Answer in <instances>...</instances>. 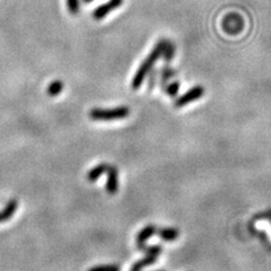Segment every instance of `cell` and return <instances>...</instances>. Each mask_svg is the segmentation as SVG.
Segmentation results:
<instances>
[{"mask_svg":"<svg viewBox=\"0 0 271 271\" xmlns=\"http://www.w3.org/2000/svg\"><path fill=\"white\" fill-rule=\"evenodd\" d=\"M174 56H175V44L171 41H166L162 53L163 59H164L165 63H169V61L174 59Z\"/></svg>","mask_w":271,"mask_h":271,"instance_id":"obj_13","label":"cell"},{"mask_svg":"<svg viewBox=\"0 0 271 271\" xmlns=\"http://www.w3.org/2000/svg\"><path fill=\"white\" fill-rule=\"evenodd\" d=\"M67 7L69 13L72 14V15H77L79 13V0H67Z\"/></svg>","mask_w":271,"mask_h":271,"instance_id":"obj_16","label":"cell"},{"mask_svg":"<svg viewBox=\"0 0 271 271\" xmlns=\"http://www.w3.org/2000/svg\"><path fill=\"white\" fill-rule=\"evenodd\" d=\"M130 114L129 107L119 106L114 108H93L89 112V117L94 121H112V120H120L125 119Z\"/></svg>","mask_w":271,"mask_h":271,"instance_id":"obj_2","label":"cell"},{"mask_svg":"<svg viewBox=\"0 0 271 271\" xmlns=\"http://www.w3.org/2000/svg\"><path fill=\"white\" fill-rule=\"evenodd\" d=\"M166 41H167V40H160V41L156 43V45L154 46V49L151 50L150 53L148 54V57L143 61V63L140 64V67L138 68V70H137L136 75L133 76L132 84H131L132 89L137 90L140 86L143 85V83L145 82V78L147 77L150 70L153 69L154 64L156 63V61L162 57L163 49H164Z\"/></svg>","mask_w":271,"mask_h":271,"instance_id":"obj_1","label":"cell"},{"mask_svg":"<svg viewBox=\"0 0 271 271\" xmlns=\"http://www.w3.org/2000/svg\"><path fill=\"white\" fill-rule=\"evenodd\" d=\"M122 3H124V0H108L107 2L99 6L95 10H94L93 12L94 20L96 21L103 20L104 17L113 12L114 9H118L119 7H121Z\"/></svg>","mask_w":271,"mask_h":271,"instance_id":"obj_5","label":"cell"},{"mask_svg":"<svg viewBox=\"0 0 271 271\" xmlns=\"http://www.w3.org/2000/svg\"><path fill=\"white\" fill-rule=\"evenodd\" d=\"M157 76H158V72L157 70H153L151 69L149 74H148V88L151 89L155 86V84H156V79H157Z\"/></svg>","mask_w":271,"mask_h":271,"instance_id":"obj_18","label":"cell"},{"mask_svg":"<svg viewBox=\"0 0 271 271\" xmlns=\"http://www.w3.org/2000/svg\"><path fill=\"white\" fill-rule=\"evenodd\" d=\"M107 181H106V191L110 194H115L119 189V173L114 166L108 165L107 167Z\"/></svg>","mask_w":271,"mask_h":271,"instance_id":"obj_6","label":"cell"},{"mask_svg":"<svg viewBox=\"0 0 271 271\" xmlns=\"http://www.w3.org/2000/svg\"><path fill=\"white\" fill-rule=\"evenodd\" d=\"M204 93H205V88L202 87V86H194V87L188 90L184 95L179 97L178 100H175L174 106L182 107L191 102H194V101H197L200 99V97H202Z\"/></svg>","mask_w":271,"mask_h":271,"instance_id":"obj_4","label":"cell"},{"mask_svg":"<svg viewBox=\"0 0 271 271\" xmlns=\"http://www.w3.org/2000/svg\"><path fill=\"white\" fill-rule=\"evenodd\" d=\"M158 271H163V270H158Z\"/></svg>","mask_w":271,"mask_h":271,"instance_id":"obj_22","label":"cell"},{"mask_svg":"<svg viewBox=\"0 0 271 271\" xmlns=\"http://www.w3.org/2000/svg\"><path fill=\"white\" fill-rule=\"evenodd\" d=\"M156 259H157L156 255L147 254L144 259L139 260V261H137L135 265L131 267V270H130V271H142V269L145 268V267L154 265L155 261H156Z\"/></svg>","mask_w":271,"mask_h":271,"instance_id":"obj_11","label":"cell"},{"mask_svg":"<svg viewBox=\"0 0 271 271\" xmlns=\"http://www.w3.org/2000/svg\"><path fill=\"white\" fill-rule=\"evenodd\" d=\"M18 207V201L16 199H12L7 202L6 207L3 208V210L0 212V223L6 222V220L10 219L13 217V215L15 214L16 209Z\"/></svg>","mask_w":271,"mask_h":271,"instance_id":"obj_8","label":"cell"},{"mask_svg":"<svg viewBox=\"0 0 271 271\" xmlns=\"http://www.w3.org/2000/svg\"><path fill=\"white\" fill-rule=\"evenodd\" d=\"M142 251H144L145 253H147V254L158 256V255H160V253L162 252V248L158 247V245H155V247H146V245H145Z\"/></svg>","mask_w":271,"mask_h":271,"instance_id":"obj_17","label":"cell"},{"mask_svg":"<svg viewBox=\"0 0 271 271\" xmlns=\"http://www.w3.org/2000/svg\"><path fill=\"white\" fill-rule=\"evenodd\" d=\"M160 75H161V79H160L161 87H162V89H164L165 86L167 85V82L169 81V79H172L176 75V71L173 69V68H171L166 64V66H164L161 69Z\"/></svg>","mask_w":271,"mask_h":271,"instance_id":"obj_10","label":"cell"},{"mask_svg":"<svg viewBox=\"0 0 271 271\" xmlns=\"http://www.w3.org/2000/svg\"><path fill=\"white\" fill-rule=\"evenodd\" d=\"M261 216H262V217H260V218L269 219V220H270V222H271V210H269V211H267V212H265V214H262Z\"/></svg>","mask_w":271,"mask_h":271,"instance_id":"obj_20","label":"cell"},{"mask_svg":"<svg viewBox=\"0 0 271 271\" xmlns=\"http://www.w3.org/2000/svg\"><path fill=\"white\" fill-rule=\"evenodd\" d=\"M157 233V229L155 225H148L140 230V233L137 236V245H138L139 250H143V248L145 247V243L148 238H150L153 235Z\"/></svg>","mask_w":271,"mask_h":271,"instance_id":"obj_7","label":"cell"},{"mask_svg":"<svg viewBox=\"0 0 271 271\" xmlns=\"http://www.w3.org/2000/svg\"><path fill=\"white\" fill-rule=\"evenodd\" d=\"M158 236L166 242L175 241L179 237V230L176 229H162L157 230Z\"/></svg>","mask_w":271,"mask_h":271,"instance_id":"obj_12","label":"cell"},{"mask_svg":"<svg viewBox=\"0 0 271 271\" xmlns=\"http://www.w3.org/2000/svg\"><path fill=\"white\" fill-rule=\"evenodd\" d=\"M223 30L226 32L227 34L236 35L241 33L244 28V20L241 15H238L236 13H230L224 17L223 20Z\"/></svg>","mask_w":271,"mask_h":271,"instance_id":"obj_3","label":"cell"},{"mask_svg":"<svg viewBox=\"0 0 271 271\" xmlns=\"http://www.w3.org/2000/svg\"><path fill=\"white\" fill-rule=\"evenodd\" d=\"M108 165L105 164V163H102V164H99L95 167L90 169L87 174V180L89 182H95L97 179H100V176H102L104 173L107 171Z\"/></svg>","mask_w":271,"mask_h":271,"instance_id":"obj_9","label":"cell"},{"mask_svg":"<svg viewBox=\"0 0 271 271\" xmlns=\"http://www.w3.org/2000/svg\"><path fill=\"white\" fill-rule=\"evenodd\" d=\"M83 1H84L85 3H89V2H92V1H94V0H83Z\"/></svg>","mask_w":271,"mask_h":271,"instance_id":"obj_21","label":"cell"},{"mask_svg":"<svg viewBox=\"0 0 271 271\" xmlns=\"http://www.w3.org/2000/svg\"><path fill=\"white\" fill-rule=\"evenodd\" d=\"M118 266H114V265H108V266H97V267H94V268L89 269L88 271H119Z\"/></svg>","mask_w":271,"mask_h":271,"instance_id":"obj_19","label":"cell"},{"mask_svg":"<svg viewBox=\"0 0 271 271\" xmlns=\"http://www.w3.org/2000/svg\"><path fill=\"white\" fill-rule=\"evenodd\" d=\"M64 87L63 83L61 81H54L51 84L49 85L48 87V94L50 96H57L63 92V89Z\"/></svg>","mask_w":271,"mask_h":271,"instance_id":"obj_14","label":"cell"},{"mask_svg":"<svg viewBox=\"0 0 271 271\" xmlns=\"http://www.w3.org/2000/svg\"><path fill=\"white\" fill-rule=\"evenodd\" d=\"M164 92L167 94L168 96H171V97H175L176 95H178V93H179V90H180V83L179 82H172V83H169V84H167L165 86V88L163 89Z\"/></svg>","mask_w":271,"mask_h":271,"instance_id":"obj_15","label":"cell"}]
</instances>
